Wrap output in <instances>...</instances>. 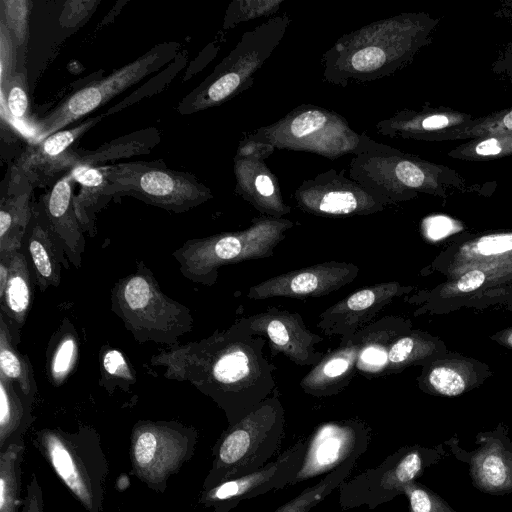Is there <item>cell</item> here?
Here are the masks:
<instances>
[{"label":"cell","mask_w":512,"mask_h":512,"mask_svg":"<svg viewBox=\"0 0 512 512\" xmlns=\"http://www.w3.org/2000/svg\"><path fill=\"white\" fill-rule=\"evenodd\" d=\"M266 340L253 335L242 317L209 337L153 354L150 365L211 398L233 425L277 391L276 367L263 353Z\"/></svg>","instance_id":"cell-1"},{"label":"cell","mask_w":512,"mask_h":512,"mask_svg":"<svg viewBox=\"0 0 512 512\" xmlns=\"http://www.w3.org/2000/svg\"><path fill=\"white\" fill-rule=\"evenodd\" d=\"M111 310L139 343L177 345L194 324L189 308L168 297L142 261L135 272L115 283Z\"/></svg>","instance_id":"cell-2"},{"label":"cell","mask_w":512,"mask_h":512,"mask_svg":"<svg viewBox=\"0 0 512 512\" xmlns=\"http://www.w3.org/2000/svg\"><path fill=\"white\" fill-rule=\"evenodd\" d=\"M285 428V410L277 391L222 433L212 449V467L203 490L265 466L278 452Z\"/></svg>","instance_id":"cell-3"},{"label":"cell","mask_w":512,"mask_h":512,"mask_svg":"<svg viewBox=\"0 0 512 512\" xmlns=\"http://www.w3.org/2000/svg\"><path fill=\"white\" fill-rule=\"evenodd\" d=\"M32 443L88 512L103 511L109 467L93 427L82 425L75 432L43 428L35 432Z\"/></svg>","instance_id":"cell-4"},{"label":"cell","mask_w":512,"mask_h":512,"mask_svg":"<svg viewBox=\"0 0 512 512\" xmlns=\"http://www.w3.org/2000/svg\"><path fill=\"white\" fill-rule=\"evenodd\" d=\"M291 227L286 220H261L244 231L188 240L172 255L185 278L212 286L224 265L271 257Z\"/></svg>","instance_id":"cell-5"},{"label":"cell","mask_w":512,"mask_h":512,"mask_svg":"<svg viewBox=\"0 0 512 512\" xmlns=\"http://www.w3.org/2000/svg\"><path fill=\"white\" fill-rule=\"evenodd\" d=\"M100 168L112 197L132 196L175 213L186 212L211 197L194 175L173 170L162 160L117 162Z\"/></svg>","instance_id":"cell-6"},{"label":"cell","mask_w":512,"mask_h":512,"mask_svg":"<svg viewBox=\"0 0 512 512\" xmlns=\"http://www.w3.org/2000/svg\"><path fill=\"white\" fill-rule=\"evenodd\" d=\"M179 47V43L176 42L156 45L108 76L91 81L78 89L34 124L32 143H38L63 130L72 122L105 105L172 59H176Z\"/></svg>","instance_id":"cell-7"},{"label":"cell","mask_w":512,"mask_h":512,"mask_svg":"<svg viewBox=\"0 0 512 512\" xmlns=\"http://www.w3.org/2000/svg\"><path fill=\"white\" fill-rule=\"evenodd\" d=\"M198 432L178 421L141 420L130 436L131 473L149 489L164 493L169 478L189 461Z\"/></svg>","instance_id":"cell-8"},{"label":"cell","mask_w":512,"mask_h":512,"mask_svg":"<svg viewBox=\"0 0 512 512\" xmlns=\"http://www.w3.org/2000/svg\"><path fill=\"white\" fill-rule=\"evenodd\" d=\"M447 456L442 444L425 447L406 445L390 454L377 467L370 468L339 487V505L342 510L367 506L373 510L399 495L416 481L424 471Z\"/></svg>","instance_id":"cell-9"},{"label":"cell","mask_w":512,"mask_h":512,"mask_svg":"<svg viewBox=\"0 0 512 512\" xmlns=\"http://www.w3.org/2000/svg\"><path fill=\"white\" fill-rule=\"evenodd\" d=\"M105 114L88 118L79 125L58 131L46 139L31 143L12 166L7 194L45 186L77 165V150L72 146Z\"/></svg>","instance_id":"cell-10"},{"label":"cell","mask_w":512,"mask_h":512,"mask_svg":"<svg viewBox=\"0 0 512 512\" xmlns=\"http://www.w3.org/2000/svg\"><path fill=\"white\" fill-rule=\"evenodd\" d=\"M371 438V428L360 419L321 423L307 438L301 467L290 486L328 474L351 457L359 458Z\"/></svg>","instance_id":"cell-11"},{"label":"cell","mask_w":512,"mask_h":512,"mask_svg":"<svg viewBox=\"0 0 512 512\" xmlns=\"http://www.w3.org/2000/svg\"><path fill=\"white\" fill-rule=\"evenodd\" d=\"M306 446L307 439L298 440L257 471L203 490L198 503L214 512H230L243 500L290 486L301 467Z\"/></svg>","instance_id":"cell-12"},{"label":"cell","mask_w":512,"mask_h":512,"mask_svg":"<svg viewBox=\"0 0 512 512\" xmlns=\"http://www.w3.org/2000/svg\"><path fill=\"white\" fill-rule=\"evenodd\" d=\"M446 445L457 460L467 464L477 490L494 496L512 492V438L505 430L479 434L471 451L463 449L456 436Z\"/></svg>","instance_id":"cell-13"},{"label":"cell","mask_w":512,"mask_h":512,"mask_svg":"<svg viewBox=\"0 0 512 512\" xmlns=\"http://www.w3.org/2000/svg\"><path fill=\"white\" fill-rule=\"evenodd\" d=\"M359 267L345 261H325L273 276L251 286L247 297L265 300L273 297L305 299L328 295L354 281Z\"/></svg>","instance_id":"cell-14"},{"label":"cell","mask_w":512,"mask_h":512,"mask_svg":"<svg viewBox=\"0 0 512 512\" xmlns=\"http://www.w3.org/2000/svg\"><path fill=\"white\" fill-rule=\"evenodd\" d=\"M244 318L253 335L269 341L272 357L282 353L296 365L312 367L322 360L316 346L324 338L310 331L299 313L269 307Z\"/></svg>","instance_id":"cell-15"},{"label":"cell","mask_w":512,"mask_h":512,"mask_svg":"<svg viewBox=\"0 0 512 512\" xmlns=\"http://www.w3.org/2000/svg\"><path fill=\"white\" fill-rule=\"evenodd\" d=\"M404 289L397 282H383L359 289L319 315L317 328L326 336L350 340L368 325Z\"/></svg>","instance_id":"cell-16"},{"label":"cell","mask_w":512,"mask_h":512,"mask_svg":"<svg viewBox=\"0 0 512 512\" xmlns=\"http://www.w3.org/2000/svg\"><path fill=\"white\" fill-rule=\"evenodd\" d=\"M361 345L357 332L350 340L324 354L322 360L300 380L304 393L323 398L342 392L357 372Z\"/></svg>","instance_id":"cell-17"},{"label":"cell","mask_w":512,"mask_h":512,"mask_svg":"<svg viewBox=\"0 0 512 512\" xmlns=\"http://www.w3.org/2000/svg\"><path fill=\"white\" fill-rule=\"evenodd\" d=\"M73 182L72 173L69 171L42 196L41 205L52 231L65 247L68 260L75 268H79L85 240L73 207Z\"/></svg>","instance_id":"cell-18"},{"label":"cell","mask_w":512,"mask_h":512,"mask_svg":"<svg viewBox=\"0 0 512 512\" xmlns=\"http://www.w3.org/2000/svg\"><path fill=\"white\" fill-rule=\"evenodd\" d=\"M26 234L27 251L36 284L42 292L49 287L58 286L61 279V264H66L67 255L62 241L47 221L42 205L34 206Z\"/></svg>","instance_id":"cell-19"},{"label":"cell","mask_w":512,"mask_h":512,"mask_svg":"<svg viewBox=\"0 0 512 512\" xmlns=\"http://www.w3.org/2000/svg\"><path fill=\"white\" fill-rule=\"evenodd\" d=\"M401 324L392 316L382 317L368 324L359 332L362 345L357 362V372L368 378L386 372L388 353L393 343L402 337Z\"/></svg>","instance_id":"cell-20"},{"label":"cell","mask_w":512,"mask_h":512,"mask_svg":"<svg viewBox=\"0 0 512 512\" xmlns=\"http://www.w3.org/2000/svg\"><path fill=\"white\" fill-rule=\"evenodd\" d=\"M33 401L0 375V451L10 444L24 443V436L34 420Z\"/></svg>","instance_id":"cell-21"},{"label":"cell","mask_w":512,"mask_h":512,"mask_svg":"<svg viewBox=\"0 0 512 512\" xmlns=\"http://www.w3.org/2000/svg\"><path fill=\"white\" fill-rule=\"evenodd\" d=\"M33 189L2 197L0 202V259H7L21 250L24 236L33 216Z\"/></svg>","instance_id":"cell-22"},{"label":"cell","mask_w":512,"mask_h":512,"mask_svg":"<svg viewBox=\"0 0 512 512\" xmlns=\"http://www.w3.org/2000/svg\"><path fill=\"white\" fill-rule=\"evenodd\" d=\"M160 139L161 133L155 127L138 130L106 142L95 150H77V165L100 167L109 162L149 154Z\"/></svg>","instance_id":"cell-23"},{"label":"cell","mask_w":512,"mask_h":512,"mask_svg":"<svg viewBox=\"0 0 512 512\" xmlns=\"http://www.w3.org/2000/svg\"><path fill=\"white\" fill-rule=\"evenodd\" d=\"M9 278L0 298L1 313L17 328L26 321L33 299L32 276L26 255L20 250L7 258Z\"/></svg>","instance_id":"cell-24"},{"label":"cell","mask_w":512,"mask_h":512,"mask_svg":"<svg viewBox=\"0 0 512 512\" xmlns=\"http://www.w3.org/2000/svg\"><path fill=\"white\" fill-rule=\"evenodd\" d=\"M71 173L81 187L73 197L75 214L83 231L94 236L95 214L112 197L106 191L108 181L100 167L77 165Z\"/></svg>","instance_id":"cell-25"},{"label":"cell","mask_w":512,"mask_h":512,"mask_svg":"<svg viewBox=\"0 0 512 512\" xmlns=\"http://www.w3.org/2000/svg\"><path fill=\"white\" fill-rule=\"evenodd\" d=\"M14 327L0 312V375L17 385L25 396L34 400L37 388L33 368L28 358L17 349L13 335Z\"/></svg>","instance_id":"cell-26"},{"label":"cell","mask_w":512,"mask_h":512,"mask_svg":"<svg viewBox=\"0 0 512 512\" xmlns=\"http://www.w3.org/2000/svg\"><path fill=\"white\" fill-rule=\"evenodd\" d=\"M25 443H13L0 451V512H19Z\"/></svg>","instance_id":"cell-27"},{"label":"cell","mask_w":512,"mask_h":512,"mask_svg":"<svg viewBox=\"0 0 512 512\" xmlns=\"http://www.w3.org/2000/svg\"><path fill=\"white\" fill-rule=\"evenodd\" d=\"M358 457H351L325 475L315 485L307 487L296 497L278 507L274 512H309L346 481L356 465Z\"/></svg>","instance_id":"cell-28"},{"label":"cell","mask_w":512,"mask_h":512,"mask_svg":"<svg viewBox=\"0 0 512 512\" xmlns=\"http://www.w3.org/2000/svg\"><path fill=\"white\" fill-rule=\"evenodd\" d=\"M1 115L19 127L29 125V98L26 73L16 71L0 87Z\"/></svg>","instance_id":"cell-29"},{"label":"cell","mask_w":512,"mask_h":512,"mask_svg":"<svg viewBox=\"0 0 512 512\" xmlns=\"http://www.w3.org/2000/svg\"><path fill=\"white\" fill-rule=\"evenodd\" d=\"M79 357L78 337L71 328L61 332L48 362V375L54 386L63 384L74 370Z\"/></svg>","instance_id":"cell-30"},{"label":"cell","mask_w":512,"mask_h":512,"mask_svg":"<svg viewBox=\"0 0 512 512\" xmlns=\"http://www.w3.org/2000/svg\"><path fill=\"white\" fill-rule=\"evenodd\" d=\"M307 209L326 215H351L371 211V207L363 205L362 201L351 191H329L317 201L305 202Z\"/></svg>","instance_id":"cell-31"},{"label":"cell","mask_w":512,"mask_h":512,"mask_svg":"<svg viewBox=\"0 0 512 512\" xmlns=\"http://www.w3.org/2000/svg\"><path fill=\"white\" fill-rule=\"evenodd\" d=\"M101 380L110 387L120 385L125 390L136 382V377L121 351L115 348L103 349L100 355Z\"/></svg>","instance_id":"cell-32"},{"label":"cell","mask_w":512,"mask_h":512,"mask_svg":"<svg viewBox=\"0 0 512 512\" xmlns=\"http://www.w3.org/2000/svg\"><path fill=\"white\" fill-rule=\"evenodd\" d=\"M403 495L409 503V512H457L440 495L418 481L408 484Z\"/></svg>","instance_id":"cell-33"},{"label":"cell","mask_w":512,"mask_h":512,"mask_svg":"<svg viewBox=\"0 0 512 512\" xmlns=\"http://www.w3.org/2000/svg\"><path fill=\"white\" fill-rule=\"evenodd\" d=\"M30 6L31 2L26 0L1 1V20L11 32L16 46H23L26 41Z\"/></svg>","instance_id":"cell-34"},{"label":"cell","mask_w":512,"mask_h":512,"mask_svg":"<svg viewBox=\"0 0 512 512\" xmlns=\"http://www.w3.org/2000/svg\"><path fill=\"white\" fill-rule=\"evenodd\" d=\"M428 381L435 391L445 396H457L465 389L462 376L455 370L443 366L433 368L429 372Z\"/></svg>","instance_id":"cell-35"},{"label":"cell","mask_w":512,"mask_h":512,"mask_svg":"<svg viewBox=\"0 0 512 512\" xmlns=\"http://www.w3.org/2000/svg\"><path fill=\"white\" fill-rule=\"evenodd\" d=\"M16 44L11 32L0 20V87H2L16 70Z\"/></svg>","instance_id":"cell-36"},{"label":"cell","mask_w":512,"mask_h":512,"mask_svg":"<svg viewBox=\"0 0 512 512\" xmlns=\"http://www.w3.org/2000/svg\"><path fill=\"white\" fill-rule=\"evenodd\" d=\"M385 53L378 47H366L358 50L351 58L352 67L359 72L374 71L384 64Z\"/></svg>","instance_id":"cell-37"},{"label":"cell","mask_w":512,"mask_h":512,"mask_svg":"<svg viewBox=\"0 0 512 512\" xmlns=\"http://www.w3.org/2000/svg\"><path fill=\"white\" fill-rule=\"evenodd\" d=\"M326 121L318 110H309L298 115L290 125V132L296 137H304L320 129Z\"/></svg>","instance_id":"cell-38"},{"label":"cell","mask_w":512,"mask_h":512,"mask_svg":"<svg viewBox=\"0 0 512 512\" xmlns=\"http://www.w3.org/2000/svg\"><path fill=\"white\" fill-rule=\"evenodd\" d=\"M482 255H496L512 250V233L484 236L476 245Z\"/></svg>","instance_id":"cell-39"},{"label":"cell","mask_w":512,"mask_h":512,"mask_svg":"<svg viewBox=\"0 0 512 512\" xmlns=\"http://www.w3.org/2000/svg\"><path fill=\"white\" fill-rule=\"evenodd\" d=\"M44 501L42 488L38 482L36 474H32L27 485L26 496L21 512H43Z\"/></svg>","instance_id":"cell-40"},{"label":"cell","mask_w":512,"mask_h":512,"mask_svg":"<svg viewBox=\"0 0 512 512\" xmlns=\"http://www.w3.org/2000/svg\"><path fill=\"white\" fill-rule=\"evenodd\" d=\"M96 4L94 1H70L65 4L62 13L61 22L63 25L72 26L82 18L86 17L93 6Z\"/></svg>","instance_id":"cell-41"},{"label":"cell","mask_w":512,"mask_h":512,"mask_svg":"<svg viewBox=\"0 0 512 512\" xmlns=\"http://www.w3.org/2000/svg\"><path fill=\"white\" fill-rule=\"evenodd\" d=\"M398 179L410 187H419L423 184L425 175L422 170L410 161H401L396 167Z\"/></svg>","instance_id":"cell-42"},{"label":"cell","mask_w":512,"mask_h":512,"mask_svg":"<svg viewBox=\"0 0 512 512\" xmlns=\"http://www.w3.org/2000/svg\"><path fill=\"white\" fill-rule=\"evenodd\" d=\"M452 228L450 219L444 216L429 218L426 222V231L430 238L439 239L447 235Z\"/></svg>","instance_id":"cell-43"},{"label":"cell","mask_w":512,"mask_h":512,"mask_svg":"<svg viewBox=\"0 0 512 512\" xmlns=\"http://www.w3.org/2000/svg\"><path fill=\"white\" fill-rule=\"evenodd\" d=\"M485 278L481 270H471L458 280L457 288L462 292L474 291L484 283Z\"/></svg>","instance_id":"cell-44"},{"label":"cell","mask_w":512,"mask_h":512,"mask_svg":"<svg viewBox=\"0 0 512 512\" xmlns=\"http://www.w3.org/2000/svg\"><path fill=\"white\" fill-rule=\"evenodd\" d=\"M502 150L499 142L494 139H487L477 144L475 151L477 154L482 156L496 155Z\"/></svg>","instance_id":"cell-45"},{"label":"cell","mask_w":512,"mask_h":512,"mask_svg":"<svg viewBox=\"0 0 512 512\" xmlns=\"http://www.w3.org/2000/svg\"><path fill=\"white\" fill-rule=\"evenodd\" d=\"M255 187L259 194L264 197H269L274 193L273 183L267 175H258L255 180Z\"/></svg>","instance_id":"cell-46"},{"label":"cell","mask_w":512,"mask_h":512,"mask_svg":"<svg viewBox=\"0 0 512 512\" xmlns=\"http://www.w3.org/2000/svg\"><path fill=\"white\" fill-rule=\"evenodd\" d=\"M449 124L448 117L444 115H432L425 118L422 122V126L425 129H438L443 128Z\"/></svg>","instance_id":"cell-47"},{"label":"cell","mask_w":512,"mask_h":512,"mask_svg":"<svg viewBox=\"0 0 512 512\" xmlns=\"http://www.w3.org/2000/svg\"><path fill=\"white\" fill-rule=\"evenodd\" d=\"M9 261L0 259V298L3 296L9 278Z\"/></svg>","instance_id":"cell-48"},{"label":"cell","mask_w":512,"mask_h":512,"mask_svg":"<svg viewBox=\"0 0 512 512\" xmlns=\"http://www.w3.org/2000/svg\"><path fill=\"white\" fill-rule=\"evenodd\" d=\"M503 124L507 129L512 130V111L505 115Z\"/></svg>","instance_id":"cell-49"},{"label":"cell","mask_w":512,"mask_h":512,"mask_svg":"<svg viewBox=\"0 0 512 512\" xmlns=\"http://www.w3.org/2000/svg\"><path fill=\"white\" fill-rule=\"evenodd\" d=\"M507 341H508L509 345L512 346V333L509 335Z\"/></svg>","instance_id":"cell-50"}]
</instances>
